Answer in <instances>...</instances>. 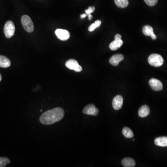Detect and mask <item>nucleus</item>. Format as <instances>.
I'll return each mask as SVG.
<instances>
[{
  "label": "nucleus",
  "mask_w": 167,
  "mask_h": 167,
  "mask_svg": "<svg viewBox=\"0 0 167 167\" xmlns=\"http://www.w3.org/2000/svg\"><path fill=\"white\" fill-rule=\"evenodd\" d=\"M64 114L65 111L62 108L57 107L43 113L40 117V122L45 125H52L61 120Z\"/></svg>",
  "instance_id": "nucleus-1"
},
{
  "label": "nucleus",
  "mask_w": 167,
  "mask_h": 167,
  "mask_svg": "<svg viewBox=\"0 0 167 167\" xmlns=\"http://www.w3.org/2000/svg\"><path fill=\"white\" fill-rule=\"evenodd\" d=\"M164 58L162 56L158 54H152L148 58V62L154 67H159L164 64Z\"/></svg>",
  "instance_id": "nucleus-2"
},
{
  "label": "nucleus",
  "mask_w": 167,
  "mask_h": 167,
  "mask_svg": "<svg viewBox=\"0 0 167 167\" xmlns=\"http://www.w3.org/2000/svg\"><path fill=\"white\" fill-rule=\"evenodd\" d=\"M21 23L23 28L28 33H31L34 30V25L32 19L28 15H24L21 18Z\"/></svg>",
  "instance_id": "nucleus-3"
},
{
  "label": "nucleus",
  "mask_w": 167,
  "mask_h": 167,
  "mask_svg": "<svg viewBox=\"0 0 167 167\" xmlns=\"http://www.w3.org/2000/svg\"><path fill=\"white\" fill-rule=\"evenodd\" d=\"M15 26L12 21H8L4 27V33L7 38H11L15 32Z\"/></svg>",
  "instance_id": "nucleus-4"
},
{
  "label": "nucleus",
  "mask_w": 167,
  "mask_h": 167,
  "mask_svg": "<svg viewBox=\"0 0 167 167\" xmlns=\"http://www.w3.org/2000/svg\"><path fill=\"white\" fill-rule=\"evenodd\" d=\"M65 66L70 70H74L76 72H81L82 71V67L79 65L78 61L75 59L68 60L65 63Z\"/></svg>",
  "instance_id": "nucleus-5"
},
{
  "label": "nucleus",
  "mask_w": 167,
  "mask_h": 167,
  "mask_svg": "<svg viewBox=\"0 0 167 167\" xmlns=\"http://www.w3.org/2000/svg\"><path fill=\"white\" fill-rule=\"evenodd\" d=\"M55 33L56 36L61 41H66L68 40L70 37V33L67 30L65 29H56Z\"/></svg>",
  "instance_id": "nucleus-6"
},
{
  "label": "nucleus",
  "mask_w": 167,
  "mask_h": 167,
  "mask_svg": "<svg viewBox=\"0 0 167 167\" xmlns=\"http://www.w3.org/2000/svg\"><path fill=\"white\" fill-rule=\"evenodd\" d=\"M83 113L86 115L97 116L98 115V109L94 104H90L87 105L83 110Z\"/></svg>",
  "instance_id": "nucleus-7"
},
{
  "label": "nucleus",
  "mask_w": 167,
  "mask_h": 167,
  "mask_svg": "<svg viewBox=\"0 0 167 167\" xmlns=\"http://www.w3.org/2000/svg\"><path fill=\"white\" fill-rule=\"evenodd\" d=\"M149 85L152 90L155 91H160L163 88V84L158 79H151L149 80Z\"/></svg>",
  "instance_id": "nucleus-8"
},
{
  "label": "nucleus",
  "mask_w": 167,
  "mask_h": 167,
  "mask_svg": "<svg viewBox=\"0 0 167 167\" xmlns=\"http://www.w3.org/2000/svg\"><path fill=\"white\" fill-rule=\"evenodd\" d=\"M123 104V98L120 95L115 97L112 101V106L115 110H120Z\"/></svg>",
  "instance_id": "nucleus-9"
},
{
  "label": "nucleus",
  "mask_w": 167,
  "mask_h": 167,
  "mask_svg": "<svg viewBox=\"0 0 167 167\" xmlns=\"http://www.w3.org/2000/svg\"><path fill=\"white\" fill-rule=\"evenodd\" d=\"M142 32L145 36H151L152 40H155L157 39V36L154 34L153 28L149 25H146L143 27Z\"/></svg>",
  "instance_id": "nucleus-10"
},
{
  "label": "nucleus",
  "mask_w": 167,
  "mask_h": 167,
  "mask_svg": "<svg viewBox=\"0 0 167 167\" xmlns=\"http://www.w3.org/2000/svg\"><path fill=\"white\" fill-rule=\"evenodd\" d=\"M124 57L121 54H115L112 56L110 58V63L113 66H117L119 65L120 62L124 59Z\"/></svg>",
  "instance_id": "nucleus-11"
},
{
  "label": "nucleus",
  "mask_w": 167,
  "mask_h": 167,
  "mask_svg": "<svg viewBox=\"0 0 167 167\" xmlns=\"http://www.w3.org/2000/svg\"><path fill=\"white\" fill-rule=\"evenodd\" d=\"M150 109L147 105H144L140 108L138 111V115L141 118H145L149 115Z\"/></svg>",
  "instance_id": "nucleus-12"
},
{
  "label": "nucleus",
  "mask_w": 167,
  "mask_h": 167,
  "mask_svg": "<svg viewBox=\"0 0 167 167\" xmlns=\"http://www.w3.org/2000/svg\"><path fill=\"white\" fill-rule=\"evenodd\" d=\"M155 144L160 147H167V136H161L156 138L155 140Z\"/></svg>",
  "instance_id": "nucleus-13"
},
{
  "label": "nucleus",
  "mask_w": 167,
  "mask_h": 167,
  "mask_svg": "<svg viewBox=\"0 0 167 167\" xmlns=\"http://www.w3.org/2000/svg\"><path fill=\"white\" fill-rule=\"evenodd\" d=\"M122 164L125 167H134L135 166L136 162L131 158H125L122 160Z\"/></svg>",
  "instance_id": "nucleus-14"
},
{
  "label": "nucleus",
  "mask_w": 167,
  "mask_h": 167,
  "mask_svg": "<svg viewBox=\"0 0 167 167\" xmlns=\"http://www.w3.org/2000/svg\"><path fill=\"white\" fill-rule=\"evenodd\" d=\"M11 65L10 60L4 56L0 55V67L7 68Z\"/></svg>",
  "instance_id": "nucleus-15"
},
{
  "label": "nucleus",
  "mask_w": 167,
  "mask_h": 167,
  "mask_svg": "<svg viewBox=\"0 0 167 167\" xmlns=\"http://www.w3.org/2000/svg\"><path fill=\"white\" fill-rule=\"evenodd\" d=\"M123 44V42L122 40H115L112 42L109 46V47L111 50H117Z\"/></svg>",
  "instance_id": "nucleus-16"
},
{
  "label": "nucleus",
  "mask_w": 167,
  "mask_h": 167,
  "mask_svg": "<svg viewBox=\"0 0 167 167\" xmlns=\"http://www.w3.org/2000/svg\"><path fill=\"white\" fill-rule=\"evenodd\" d=\"M114 2L116 5L120 8H125L129 5L128 0H114Z\"/></svg>",
  "instance_id": "nucleus-17"
},
{
  "label": "nucleus",
  "mask_w": 167,
  "mask_h": 167,
  "mask_svg": "<svg viewBox=\"0 0 167 167\" xmlns=\"http://www.w3.org/2000/svg\"><path fill=\"white\" fill-rule=\"evenodd\" d=\"M124 136L126 138H131L134 136V133L132 130L128 127H125L122 131Z\"/></svg>",
  "instance_id": "nucleus-18"
},
{
  "label": "nucleus",
  "mask_w": 167,
  "mask_h": 167,
  "mask_svg": "<svg viewBox=\"0 0 167 167\" xmlns=\"http://www.w3.org/2000/svg\"><path fill=\"white\" fill-rule=\"evenodd\" d=\"M101 24V21L99 20H97L96 21H95L94 23H92V24L89 27L88 30L90 32H92L96 28H98L99 26H100Z\"/></svg>",
  "instance_id": "nucleus-19"
},
{
  "label": "nucleus",
  "mask_w": 167,
  "mask_h": 167,
  "mask_svg": "<svg viewBox=\"0 0 167 167\" xmlns=\"http://www.w3.org/2000/svg\"><path fill=\"white\" fill-rule=\"evenodd\" d=\"M10 163V161L8 158L0 157V167H6L7 164Z\"/></svg>",
  "instance_id": "nucleus-20"
},
{
  "label": "nucleus",
  "mask_w": 167,
  "mask_h": 167,
  "mask_svg": "<svg viewBox=\"0 0 167 167\" xmlns=\"http://www.w3.org/2000/svg\"><path fill=\"white\" fill-rule=\"evenodd\" d=\"M145 3L150 7L154 6L158 3V0H144Z\"/></svg>",
  "instance_id": "nucleus-21"
},
{
  "label": "nucleus",
  "mask_w": 167,
  "mask_h": 167,
  "mask_svg": "<svg viewBox=\"0 0 167 167\" xmlns=\"http://www.w3.org/2000/svg\"><path fill=\"white\" fill-rule=\"evenodd\" d=\"M95 9V8L94 7H90L88 8V9L86 10L85 12H86V14L88 15L89 14H91L94 11Z\"/></svg>",
  "instance_id": "nucleus-22"
},
{
  "label": "nucleus",
  "mask_w": 167,
  "mask_h": 167,
  "mask_svg": "<svg viewBox=\"0 0 167 167\" xmlns=\"http://www.w3.org/2000/svg\"><path fill=\"white\" fill-rule=\"evenodd\" d=\"M121 38H122V37H121L120 35H119V34H117L115 36V40H121Z\"/></svg>",
  "instance_id": "nucleus-23"
},
{
  "label": "nucleus",
  "mask_w": 167,
  "mask_h": 167,
  "mask_svg": "<svg viewBox=\"0 0 167 167\" xmlns=\"http://www.w3.org/2000/svg\"><path fill=\"white\" fill-rule=\"evenodd\" d=\"M87 15V14H81V19L85 18V17H86Z\"/></svg>",
  "instance_id": "nucleus-24"
},
{
  "label": "nucleus",
  "mask_w": 167,
  "mask_h": 167,
  "mask_svg": "<svg viewBox=\"0 0 167 167\" xmlns=\"http://www.w3.org/2000/svg\"><path fill=\"white\" fill-rule=\"evenodd\" d=\"M88 16L89 19L91 20L92 19V16L91 15V14H88Z\"/></svg>",
  "instance_id": "nucleus-25"
},
{
  "label": "nucleus",
  "mask_w": 167,
  "mask_h": 167,
  "mask_svg": "<svg viewBox=\"0 0 167 167\" xmlns=\"http://www.w3.org/2000/svg\"><path fill=\"white\" fill-rule=\"evenodd\" d=\"M2 76H1V74H0V81H2Z\"/></svg>",
  "instance_id": "nucleus-26"
},
{
  "label": "nucleus",
  "mask_w": 167,
  "mask_h": 167,
  "mask_svg": "<svg viewBox=\"0 0 167 167\" xmlns=\"http://www.w3.org/2000/svg\"><path fill=\"white\" fill-rule=\"evenodd\" d=\"M41 112H42V110H41Z\"/></svg>",
  "instance_id": "nucleus-27"
}]
</instances>
